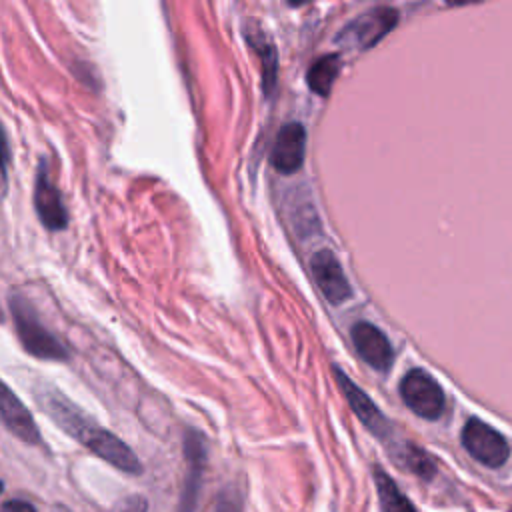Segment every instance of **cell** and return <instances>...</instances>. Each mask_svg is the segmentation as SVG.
I'll return each instance as SVG.
<instances>
[{
    "label": "cell",
    "instance_id": "3",
    "mask_svg": "<svg viewBox=\"0 0 512 512\" xmlns=\"http://www.w3.org/2000/svg\"><path fill=\"white\" fill-rule=\"evenodd\" d=\"M400 396L404 404L424 420H436L442 416L446 396L440 384L422 368H412L400 380Z\"/></svg>",
    "mask_w": 512,
    "mask_h": 512
},
{
    "label": "cell",
    "instance_id": "16",
    "mask_svg": "<svg viewBox=\"0 0 512 512\" xmlns=\"http://www.w3.org/2000/svg\"><path fill=\"white\" fill-rule=\"evenodd\" d=\"M400 460L406 468H410L414 474L422 476V478H430L434 474V462L430 460V456L426 452H422L416 446H406L400 454Z\"/></svg>",
    "mask_w": 512,
    "mask_h": 512
},
{
    "label": "cell",
    "instance_id": "1",
    "mask_svg": "<svg viewBox=\"0 0 512 512\" xmlns=\"http://www.w3.org/2000/svg\"><path fill=\"white\" fill-rule=\"evenodd\" d=\"M42 410L72 438L82 442L90 452H94L104 462L126 474H138L142 464L128 444H124L116 434L94 424L86 414H82L68 398L54 390H46L40 396Z\"/></svg>",
    "mask_w": 512,
    "mask_h": 512
},
{
    "label": "cell",
    "instance_id": "8",
    "mask_svg": "<svg viewBox=\"0 0 512 512\" xmlns=\"http://www.w3.org/2000/svg\"><path fill=\"white\" fill-rule=\"evenodd\" d=\"M352 344L360 358L368 362L374 370L386 372L394 362V348L388 336L370 322H356L350 330Z\"/></svg>",
    "mask_w": 512,
    "mask_h": 512
},
{
    "label": "cell",
    "instance_id": "11",
    "mask_svg": "<svg viewBox=\"0 0 512 512\" xmlns=\"http://www.w3.org/2000/svg\"><path fill=\"white\" fill-rule=\"evenodd\" d=\"M184 454L188 464V474L184 482V492L180 500V512H194L198 490H200V478L202 470L206 466V446L204 438L196 430H188L184 438Z\"/></svg>",
    "mask_w": 512,
    "mask_h": 512
},
{
    "label": "cell",
    "instance_id": "9",
    "mask_svg": "<svg viewBox=\"0 0 512 512\" xmlns=\"http://www.w3.org/2000/svg\"><path fill=\"white\" fill-rule=\"evenodd\" d=\"M306 154V128L300 122L284 124L272 144L270 162L280 174H292L300 170Z\"/></svg>",
    "mask_w": 512,
    "mask_h": 512
},
{
    "label": "cell",
    "instance_id": "15",
    "mask_svg": "<svg viewBox=\"0 0 512 512\" xmlns=\"http://www.w3.org/2000/svg\"><path fill=\"white\" fill-rule=\"evenodd\" d=\"M246 38H248L250 46L254 48V52L260 56V62H262V86H264V92L270 94L274 90V84H276V68H278L274 44L262 32H248Z\"/></svg>",
    "mask_w": 512,
    "mask_h": 512
},
{
    "label": "cell",
    "instance_id": "17",
    "mask_svg": "<svg viewBox=\"0 0 512 512\" xmlns=\"http://www.w3.org/2000/svg\"><path fill=\"white\" fill-rule=\"evenodd\" d=\"M214 512H242L238 494L236 492H222L216 500Z\"/></svg>",
    "mask_w": 512,
    "mask_h": 512
},
{
    "label": "cell",
    "instance_id": "5",
    "mask_svg": "<svg viewBox=\"0 0 512 512\" xmlns=\"http://www.w3.org/2000/svg\"><path fill=\"white\" fill-rule=\"evenodd\" d=\"M462 446L466 452L488 468H498L508 460L510 446L506 438L478 418H470L462 428Z\"/></svg>",
    "mask_w": 512,
    "mask_h": 512
},
{
    "label": "cell",
    "instance_id": "6",
    "mask_svg": "<svg viewBox=\"0 0 512 512\" xmlns=\"http://www.w3.org/2000/svg\"><path fill=\"white\" fill-rule=\"evenodd\" d=\"M334 370V378L340 384V390L344 394V398L348 400V406L352 408V412L358 416V420L380 440H386L390 436V422L386 420V416L378 410V406L374 404V400L356 384L352 382L346 372L340 366H332Z\"/></svg>",
    "mask_w": 512,
    "mask_h": 512
},
{
    "label": "cell",
    "instance_id": "2",
    "mask_svg": "<svg viewBox=\"0 0 512 512\" xmlns=\"http://www.w3.org/2000/svg\"><path fill=\"white\" fill-rule=\"evenodd\" d=\"M8 308L20 344L30 356L42 360H66L70 356V348L40 322L36 310L22 294L12 292L8 298Z\"/></svg>",
    "mask_w": 512,
    "mask_h": 512
},
{
    "label": "cell",
    "instance_id": "12",
    "mask_svg": "<svg viewBox=\"0 0 512 512\" xmlns=\"http://www.w3.org/2000/svg\"><path fill=\"white\" fill-rule=\"evenodd\" d=\"M0 414L4 426L22 442L26 444H38L40 432L38 426L28 412V408L20 402V398L8 388V384H2V396H0Z\"/></svg>",
    "mask_w": 512,
    "mask_h": 512
},
{
    "label": "cell",
    "instance_id": "10",
    "mask_svg": "<svg viewBox=\"0 0 512 512\" xmlns=\"http://www.w3.org/2000/svg\"><path fill=\"white\" fill-rule=\"evenodd\" d=\"M34 208L38 218L48 230H62L68 224V214L62 204L60 192L54 186L46 162L42 160L38 166L36 174V184H34Z\"/></svg>",
    "mask_w": 512,
    "mask_h": 512
},
{
    "label": "cell",
    "instance_id": "18",
    "mask_svg": "<svg viewBox=\"0 0 512 512\" xmlns=\"http://www.w3.org/2000/svg\"><path fill=\"white\" fill-rule=\"evenodd\" d=\"M2 512H36V508H34V504H30L28 500L12 498V500H4Z\"/></svg>",
    "mask_w": 512,
    "mask_h": 512
},
{
    "label": "cell",
    "instance_id": "13",
    "mask_svg": "<svg viewBox=\"0 0 512 512\" xmlns=\"http://www.w3.org/2000/svg\"><path fill=\"white\" fill-rule=\"evenodd\" d=\"M340 72V56L338 54H324L312 62L306 72V82L312 92L320 96H328L332 84Z\"/></svg>",
    "mask_w": 512,
    "mask_h": 512
},
{
    "label": "cell",
    "instance_id": "14",
    "mask_svg": "<svg viewBox=\"0 0 512 512\" xmlns=\"http://www.w3.org/2000/svg\"><path fill=\"white\" fill-rule=\"evenodd\" d=\"M376 492L380 498L382 512H416L408 496L398 488V484L380 468L374 470Z\"/></svg>",
    "mask_w": 512,
    "mask_h": 512
},
{
    "label": "cell",
    "instance_id": "4",
    "mask_svg": "<svg viewBox=\"0 0 512 512\" xmlns=\"http://www.w3.org/2000/svg\"><path fill=\"white\" fill-rule=\"evenodd\" d=\"M398 22V12L390 6H374L366 12H362L358 18L348 22L336 42L344 48H356L366 50L374 46L378 40H382Z\"/></svg>",
    "mask_w": 512,
    "mask_h": 512
},
{
    "label": "cell",
    "instance_id": "7",
    "mask_svg": "<svg viewBox=\"0 0 512 512\" xmlns=\"http://www.w3.org/2000/svg\"><path fill=\"white\" fill-rule=\"evenodd\" d=\"M310 270L322 296L330 304L338 306L352 296V286L332 250L328 248L318 250L310 260Z\"/></svg>",
    "mask_w": 512,
    "mask_h": 512
}]
</instances>
